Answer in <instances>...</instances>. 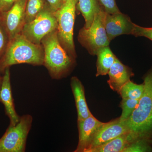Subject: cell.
Here are the masks:
<instances>
[{"mask_svg": "<svg viewBox=\"0 0 152 152\" xmlns=\"http://www.w3.org/2000/svg\"><path fill=\"white\" fill-rule=\"evenodd\" d=\"M78 0H66L55 12L57 20V31L61 45L71 57L77 56L73 39V31Z\"/></svg>", "mask_w": 152, "mask_h": 152, "instance_id": "277c9868", "label": "cell"}, {"mask_svg": "<svg viewBox=\"0 0 152 152\" xmlns=\"http://www.w3.org/2000/svg\"><path fill=\"white\" fill-rule=\"evenodd\" d=\"M27 0H18L10 10L2 14L4 26L10 41L21 34L26 24V7Z\"/></svg>", "mask_w": 152, "mask_h": 152, "instance_id": "ba28073f", "label": "cell"}, {"mask_svg": "<svg viewBox=\"0 0 152 152\" xmlns=\"http://www.w3.org/2000/svg\"><path fill=\"white\" fill-rule=\"evenodd\" d=\"M102 8L97 0H78L77 9L84 18V27H90L95 15Z\"/></svg>", "mask_w": 152, "mask_h": 152, "instance_id": "e0dca14e", "label": "cell"}, {"mask_svg": "<svg viewBox=\"0 0 152 152\" xmlns=\"http://www.w3.org/2000/svg\"><path fill=\"white\" fill-rule=\"evenodd\" d=\"M4 72L0 89V101L4 106L6 114L10 121V125L14 126L18 122L20 117L18 115L15 109L11 88L10 73L9 67L6 68Z\"/></svg>", "mask_w": 152, "mask_h": 152, "instance_id": "7c38bea8", "label": "cell"}, {"mask_svg": "<svg viewBox=\"0 0 152 152\" xmlns=\"http://www.w3.org/2000/svg\"><path fill=\"white\" fill-rule=\"evenodd\" d=\"M66 1V0H63V3L64 2H65Z\"/></svg>", "mask_w": 152, "mask_h": 152, "instance_id": "83f0119b", "label": "cell"}, {"mask_svg": "<svg viewBox=\"0 0 152 152\" xmlns=\"http://www.w3.org/2000/svg\"><path fill=\"white\" fill-rule=\"evenodd\" d=\"M48 4L45 0H27L26 7V23L33 20Z\"/></svg>", "mask_w": 152, "mask_h": 152, "instance_id": "d6986e66", "label": "cell"}, {"mask_svg": "<svg viewBox=\"0 0 152 152\" xmlns=\"http://www.w3.org/2000/svg\"><path fill=\"white\" fill-rule=\"evenodd\" d=\"M131 142L129 133H127L103 145L95 147L90 150L88 152H123Z\"/></svg>", "mask_w": 152, "mask_h": 152, "instance_id": "9a60e30c", "label": "cell"}, {"mask_svg": "<svg viewBox=\"0 0 152 152\" xmlns=\"http://www.w3.org/2000/svg\"><path fill=\"white\" fill-rule=\"evenodd\" d=\"M127 133V129L124 123L120 121L119 118L104 123L96 133L86 152Z\"/></svg>", "mask_w": 152, "mask_h": 152, "instance_id": "8fae6325", "label": "cell"}, {"mask_svg": "<svg viewBox=\"0 0 152 152\" xmlns=\"http://www.w3.org/2000/svg\"><path fill=\"white\" fill-rule=\"evenodd\" d=\"M105 12L102 8L95 15L90 27H84L79 31V42L92 56H96L101 49L109 46L110 42L105 28L104 20Z\"/></svg>", "mask_w": 152, "mask_h": 152, "instance_id": "5b68a950", "label": "cell"}, {"mask_svg": "<svg viewBox=\"0 0 152 152\" xmlns=\"http://www.w3.org/2000/svg\"><path fill=\"white\" fill-rule=\"evenodd\" d=\"M145 90L144 83L137 84L129 80L121 88L118 94L122 99L140 100L142 97Z\"/></svg>", "mask_w": 152, "mask_h": 152, "instance_id": "ac0fdd59", "label": "cell"}, {"mask_svg": "<svg viewBox=\"0 0 152 152\" xmlns=\"http://www.w3.org/2000/svg\"><path fill=\"white\" fill-rule=\"evenodd\" d=\"M54 12L58 10L63 4V0H45Z\"/></svg>", "mask_w": 152, "mask_h": 152, "instance_id": "484cf974", "label": "cell"}, {"mask_svg": "<svg viewBox=\"0 0 152 152\" xmlns=\"http://www.w3.org/2000/svg\"><path fill=\"white\" fill-rule=\"evenodd\" d=\"M57 28L55 12L48 4L33 20L25 24L21 34L30 42L42 45L43 39Z\"/></svg>", "mask_w": 152, "mask_h": 152, "instance_id": "8992f818", "label": "cell"}, {"mask_svg": "<svg viewBox=\"0 0 152 152\" xmlns=\"http://www.w3.org/2000/svg\"><path fill=\"white\" fill-rule=\"evenodd\" d=\"M140 100L132 99H122L120 104V107L121 108L122 113L119 117L120 121L122 122H124L130 117L134 110L138 105Z\"/></svg>", "mask_w": 152, "mask_h": 152, "instance_id": "ffe728a7", "label": "cell"}, {"mask_svg": "<svg viewBox=\"0 0 152 152\" xmlns=\"http://www.w3.org/2000/svg\"><path fill=\"white\" fill-rule=\"evenodd\" d=\"M152 151V146L141 140L132 142L123 152H148Z\"/></svg>", "mask_w": 152, "mask_h": 152, "instance_id": "44dd1931", "label": "cell"}, {"mask_svg": "<svg viewBox=\"0 0 152 152\" xmlns=\"http://www.w3.org/2000/svg\"><path fill=\"white\" fill-rule=\"evenodd\" d=\"M108 74V84L111 89L118 94L123 86L130 80L131 77L134 75L132 69L124 65L117 58Z\"/></svg>", "mask_w": 152, "mask_h": 152, "instance_id": "4fadbf2b", "label": "cell"}, {"mask_svg": "<svg viewBox=\"0 0 152 152\" xmlns=\"http://www.w3.org/2000/svg\"><path fill=\"white\" fill-rule=\"evenodd\" d=\"M104 26L107 36L110 41L121 35H132L135 24L127 15L122 13L109 14L105 12Z\"/></svg>", "mask_w": 152, "mask_h": 152, "instance_id": "9c48e42d", "label": "cell"}, {"mask_svg": "<svg viewBox=\"0 0 152 152\" xmlns=\"http://www.w3.org/2000/svg\"><path fill=\"white\" fill-rule=\"evenodd\" d=\"M18 0H0V13L4 12L10 10Z\"/></svg>", "mask_w": 152, "mask_h": 152, "instance_id": "d4e9b609", "label": "cell"}, {"mask_svg": "<svg viewBox=\"0 0 152 152\" xmlns=\"http://www.w3.org/2000/svg\"><path fill=\"white\" fill-rule=\"evenodd\" d=\"M44 49L43 65L52 78L60 80L64 77L75 64V59L63 48L58 38L57 30L50 33L41 42Z\"/></svg>", "mask_w": 152, "mask_h": 152, "instance_id": "3957f363", "label": "cell"}, {"mask_svg": "<svg viewBox=\"0 0 152 152\" xmlns=\"http://www.w3.org/2000/svg\"><path fill=\"white\" fill-rule=\"evenodd\" d=\"M133 35L136 37H145L152 41V27H143L136 24Z\"/></svg>", "mask_w": 152, "mask_h": 152, "instance_id": "cb8c5ba5", "label": "cell"}, {"mask_svg": "<svg viewBox=\"0 0 152 152\" xmlns=\"http://www.w3.org/2000/svg\"><path fill=\"white\" fill-rule=\"evenodd\" d=\"M33 118L31 115L20 117L15 126L10 125L4 134L0 139V152H24Z\"/></svg>", "mask_w": 152, "mask_h": 152, "instance_id": "52a82bcc", "label": "cell"}, {"mask_svg": "<svg viewBox=\"0 0 152 152\" xmlns=\"http://www.w3.org/2000/svg\"><path fill=\"white\" fill-rule=\"evenodd\" d=\"M70 85L75 102L77 120L86 118L92 115L86 101L84 87L77 77L71 78Z\"/></svg>", "mask_w": 152, "mask_h": 152, "instance_id": "5bb4252c", "label": "cell"}, {"mask_svg": "<svg viewBox=\"0 0 152 152\" xmlns=\"http://www.w3.org/2000/svg\"><path fill=\"white\" fill-rule=\"evenodd\" d=\"M2 81V78H1L0 77V89H1V86Z\"/></svg>", "mask_w": 152, "mask_h": 152, "instance_id": "4316f807", "label": "cell"}, {"mask_svg": "<svg viewBox=\"0 0 152 152\" xmlns=\"http://www.w3.org/2000/svg\"><path fill=\"white\" fill-rule=\"evenodd\" d=\"M99 4L105 12L109 14L120 12L115 0H97Z\"/></svg>", "mask_w": 152, "mask_h": 152, "instance_id": "603a6c76", "label": "cell"}, {"mask_svg": "<svg viewBox=\"0 0 152 152\" xmlns=\"http://www.w3.org/2000/svg\"><path fill=\"white\" fill-rule=\"evenodd\" d=\"M44 51L42 45L30 42L20 34L10 41L0 63V70L18 64L43 65Z\"/></svg>", "mask_w": 152, "mask_h": 152, "instance_id": "7a4b0ae2", "label": "cell"}, {"mask_svg": "<svg viewBox=\"0 0 152 152\" xmlns=\"http://www.w3.org/2000/svg\"><path fill=\"white\" fill-rule=\"evenodd\" d=\"M0 142H1V140H0Z\"/></svg>", "mask_w": 152, "mask_h": 152, "instance_id": "f1b7e54d", "label": "cell"}, {"mask_svg": "<svg viewBox=\"0 0 152 152\" xmlns=\"http://www.w3.org/2000/svg\"><path fill=\"white\" fill-rule=\"evenodd\" d=\"M8 35L4 26L2 17H0V63L10 42Z\"/></svg>", "mask_w": 152, "mask_h": 152, "instance_id": "7402d4cb", "label": "cell"}, {"mask_svg": "<svg viewBox=\"0 0 152 152\" xmlns=\"http://www.w3.org/2000/svg\"><path fill=\"white\" fill-rule=\"evenodd\" d=\"M104 123L102 122L93 115L84 119L77 120L78 143L75 152H86L96 133Z\"/></svg>", "mask_w": 152, "mask_h": 152, "instance_id": "30bf717a", "label": "cell"}, {"mask_svg": "<svg viewBox=\"0 0 152 152\" xmlns=\"http://www.w3.org/2000/svg\"><path fill=\"white\" fill-rule=\"evenodd\" d=\"M97 56L96 77L106 75L108 74L110 68L115 62L117 57L109 46L101 49L96 55Z\"/></svg>", "mask_w": 152, "mask_h": 152, "instance_id": "2e32d148", "label": "cell"}, {"mask_svg": "<svg viewBox=\"0 0 152 152\" xmlns=\"http://www.w3.org/2000/svg\"><path fill=\"white\" fill-rule=\"evenodd\" d=\"M143 80L145 90L138 105L130 117L123 123L132 142L143 141L152 146V67L144 75Z\"/></svg>", "mask_w": 152, "mask_h": 152, "instance_id": "6da1fadb", "label": "cell"}]
</instances>
